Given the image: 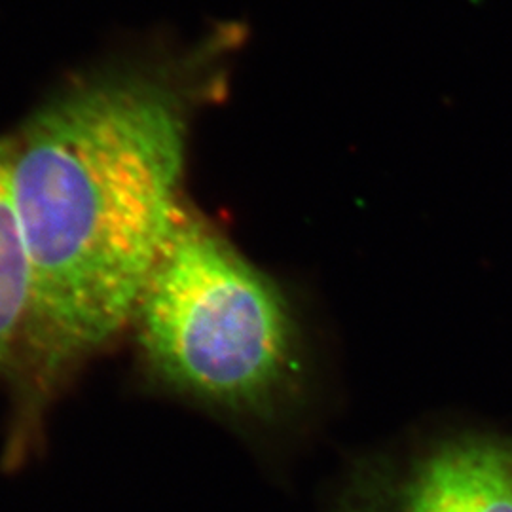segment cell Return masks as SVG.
<instances>
[{
	"label": "cell",
	"instance_id": "obj_4",
	"mask_svg": "<svg viewBox=\"0 0 512 512\" xmlns=\"http://www.w3.org/2000/svg\"><path fill=\"white\" fill-rule=\"evenodd\" d=\"M29 304V274L0 139V376L18 357Z\"/></svg>",
	"mask_w": 512,
	"mask_h": 512
},
{
	"label": "cell",
	"instance_id": "obj_3",
	"mask_svg": "<svg viewBox=\"0 0 512 512\" xmlns=\"http://www.w3.org/2000/svg\"><path fill=\"white\" fill-rule=\"evenodd\" d=\"M338 512H512V440L459 437L370 467Z\"/></svg>",
	"mask_w": 512,
	"mask_h": 512
},
{
	"label": "cell",
	"instance_id": "obj_1",
	"mask_svg": "<svg viewBox=\"0 0 512 512\" xmlns=\"http://www.w3.org/2000/svg\"><path fill=\"white\" fill-rule=\"evenodd\" d=\"M0 139L29 274L8 374L6 456L16 461L74 372L133 325L184 211L188 118L158 78L97 74Z\"/></svg>",
	"mask_w": 512,
	"mask_h": 512
},
{
	"label": "cell",
	"instance_id": "obj_2",
	"mask_svg": "<svg viewBox=\"0 0 512 512\" xmlns=\"http://www.w3.org/2000/svg\"><path fill=\"white\" fill-rule=\"evenodd\" d=\"M133 325L164 382L222 410L268 412L300 372L298 325L285 294L186 209Z\"/></svg>",
	"mask_w": 512,
	"mask_h": 512
}]
</instances>
